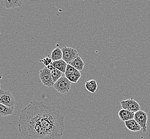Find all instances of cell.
<instances>
[{
  "mask_svg": "<svg viewBox=\"0 0 150 139\" xmlns=\"http://www.w3.org/2000/svg\"><path fill=\"white\" fill-rule=\"evenodd\" d=\"M18 126L24 139H60L65 130V118L54 106L33 101L22 110Z\"/></svg>",
  "mask_w": 150,
  "mask_h": 139,
  "instance_id": "obj_1",
  "label": "cell"
},
{
  "mask_svg": "<svg viewBox=\"0 0 150 139\" xmlns=\"http://www.w3.org/2000/svg\"><path fill=\"white\" fill-rule=\"evenodd\" d=\"M54 87L60 94H66L71 87V82L65 76H62L54 85Z\"/></svg>",
  "mask_w": 150,
  "mask_h": 139,
  "instance_id": "obj_2",
  "label": "cell"
},
{
  "mask_svg": "<svg viewBox=\"0 0 150 139\" xmlns=\"http://www.w3.org/2000/svg\"><path fill=\"white\" fill-rule=\"evenodd\" d=\"M15 97L10 91L0 89V103L9 107L15 108Z\"/></svg>",
  "mask_w": 150,
  "mask_h": 139,
  "instance_id": "obj_3",
  "label": "cell"
},
{
  "mask_svg": "<svg viewBox=\"0 0 150 139\" xmlns=\"http://www.w3.org/2000/svg\"><path fill=\"white\" fill-rule=\"evenodd\" d=\"M39 78L42 84L47 87L54 86V82L51 78V71L47 67L42 69L39 73Z\"/></svg>",
  "mask_w": 150,
  "mask_h": 139,
  "instance_id": "obj_4",
  "label": "cell"
},
{
  "mask_svg": "<svg viewBox=\"0 0 150 139\" xmlns=\"http://www.w3.org/2000/svg\"><path fill=\"white\" fill-rule=\"evenodd\" d=\"M63 52V60L67 64H70L72 61L78 56V52L75 49L71 47H64L62 48Z\"/></svg>",
  "mask_w": 150,
  "mask_h": 139,
  "instance_id": "obj_5",
  "label": "cell"
},
{
  "mask_svg": "<svg viewBox=\"0 0 150 139\" xmlns=\"http://www.w3.org/2000/svg\"><path fill=\"white\" fill-rule=\"evenodd\" d=\"M134 119L141 127L142 132L143 133H146L147 130V122L148 119L147 113L140 110L135 113Z\"/></svg>",
  "mask_w": 150,
  "mask_h": 139,
  "instance_id": "obj_6",
  "label": "cell"
},
{
  "mask_svg": "<svg viewBox=\"0 0 150 139\" xmlns=\"http://www.w3.org/2000/svg\"><path fill=\"white\" fill-rule=\"evenodd\" d=\"M122 108L136 113L140 110L141 106L139 104L132 98L121 101Z\"/></svg>",
  "mask_w": 150,
  "mask_h": 139,
  "instance_id": "obj_7",
  "label": "cell"
},
{
  "mask_svg": "<svg viewBox=\"0 0 150 139\" xmlns=\"http://www.w3.org/2000/svg\"><path fill=\"white\" fill-rule=\"evenodd\" d=\"M135 113L132 111L122 109L119 111V112L118 113V115L120 120L122 121L125 122L127 121L134 119Z\"/></svg>",
  "mask_w": 150,
  "mask_h": 139,
  "instance_id": "obj_8",
  "label": "cell"
},
{
  "mask_svg": "<svg viewBox=\"0 0 150 139\" xmlns=\"http://www.w3.org/2000/svg\"><path fill=\"white\" fill-rule=\"evenodd\" d=\"M126 127L132 132H138L142 130V128L134 119L125 121Z\"/></svg>",
  "mask_w": 150,
  "mask_h": 139,
  "instance_id": "obj_9",
  "label": "cell"
},
{
  "mask_svg": "<svg viewBox=\"0 0 150 139\" xmlns=\"http://www.w3.org/2000/svg\"><path fill=\"white\" fill-rule=\"evenodd\" d=\"M60 45L57 44V47L54 49L51 53V60L52 62L62 60L63 58V52L60 48Z\"/></svg>",
  "mask_w": 150,
  "mask_h": 139,
  "instance_id": "obj_10",
  "label": "cell"
},
{
  "mask_svg": "<svg viewBox=\"0 0 150 139\" xmlns=\"http://www.w3.org/2000/svg\"><path fill=\"white\" fill-rule=\"evenodd\" d=\"M15 108L9 107L0 103V117H6L13 115Z\"/></svg>",
  "mask_w": 150,
  "mask_h": 139,
  "instance_id": "obj_11",
  "label": "cell"
},
{
  "mask_svg": "<svg viewBox=\"0 0 150 139\" xmlns=\"http://www.w3.org/2000/svg\"><path fill=\"white\" fill-rule=\"evenodd\" d=\"M70 65L79 71H82L84 69V62L79 55L75 58V60L72 61V62L70 63Z\"/></svg>",
  "mask_w": 150,
  "mask_h": 139,
  "instance_id": "obj_12",
  "label": "cell"
},
{
  "mask_svg": "<svg viewBox=\"0 0 150 139\" xmlns=\"http://www.w3.org/2000/svg\"><path fill=\"white\" fill-rule=\"evenodd\" d=\"M52 66L54 67V68L57 69V70H59L62 72L65 73L66 71V67L67 66V64L63 60H60L58 61H54L52 63Z\"/></svg>",
  "mask_w": 150,
  "mask_h": 139,
  "instance_id": "obj_13",
  "label": "cell"
},
{
  "mask_svg": "<svg viewBox=\"0 0 150 139\" xmlns=\"http://www.w3.org/2000/svg\"><path fill=\"white\" fill-rule=\"evenodd\" d=\"M85 87L87 91H89L91 93H95L97 89V83L95 80L91 79L89 81H87L85 84Z\"/></svg>",
  "mask_w": 150,
  "mask_h": 139,
  "instance_id": "obj_14",
  "label": "cell"
},
{
  "mask_svg": "<svg viewBox=\"0 0 150 139\" xmlns=\"http://www.w3.org/2000/svg\"><path fill=\"white\" fill-rule=\"evenodd\" d=\"M63 73L62 72L59 70H57L54 67L51 70V78L54 84L62 77Z\"/></svg>",
  "mask_w": 150,
  "mask_h": 139,
  "instance_id": "obj_15",
  "label": "cell"
},
{
  "mask_svg": "<svg viewBox=\"0 0 150 139\" xmlns=\"http://www.w3.org/2000/svg\"><path fill=\"white\" fill-rule=\"evenodd\" d=\"M0 4L2 6L6 8V9L15 8V0H0Z\"/></svg>",
  "mask_w": 150,
  "mask_h": 139,
  "instance_id": "obj_16",
  "label": "cell"
},
{
  "mask_svg": "<svg viewBox=\"0 0 150 139\" xmlns=\"http://www.w3.org/2000/svg\"><path fill=\"white\" fill-rule=\"evenodd\" d=\"M70 82L73 83H76L81 78V73L80 71H77L76 72L73 73L69 76H65Z\"/></svg>",
  "mask_w": 150,
  "mask_h": 139,
  "instance_id": "obj_17",
  "label": "cell"
},
{
  "mask_svg": "<svg viewBox=\"0 0 150 139\" xmlns=\"http://www.w3.org/2000/svg\"><path fill=\"white\" fill-rule=\"evenodd\" d=\"M77 71V70L75 69L73 67H72V65H71L70 64H67V66L66 67V71L65 72V76H69L70 74H72L76 72Z\"/></svg>",
  "mask_w": 150,
  "mask_h": 139,
  "instance_id": "obj_18",
  "label": "cell"
},
{
  "mask_svg": "<svg viewBox=\"0 0 150 139\" xmlns=\"http://www.w3.org/2000/svg\"><path fill=\"white\" fill-rule=\"evenodd\" d=\"M40 62H42L45 65L46 67H48L49 65H51L52 63V61L51 60V56H48L47 57H46L45 58L43 59L42 60H40Z\"/></svg>",
  "mask_w": 150,
  "mask_h": 139,
  "instance_id": "obj_19",
  "label": "cell"
},
{
  "mask_svg": "<svg viewBox=\"0 0 150 139\" xmlns=\"http://www.w3.org/2000/svg\"><path fill=\"white\" fill-rule=\"evenodd\" d=\"M24 0H15V8L21 7L24 4Z\"/></svg>",
  "mask_w": 150,
  "mask_h": 139,
  "instance_id": "obj_20",
  "label": "cell"
},
{
  "mask_svg": "<svg viewBox=\"0 0 150 139\" xmlns=\"http://www.w3.org/2000/svg\"><path fill=\"white\" fill-rule=\"evenodd\" d=\"M84 139H89V138H84Z\"/></svg>",
  "mask_w": 150,
  "mask_h": 139,
  "instance_id": "obj_21",
  "label": "cell"
},
{
  "mask_svg": "<svg viewBox=\"0 0 150 139\" xmlns=\"http://www.w3.org/2000/svg\"><path fill=\"white\" fill-rule=\"evenodd\" d=\"M0 89H1V85H0Z\"/></svg>",
  "mask_w": 150,
  "mask_h": 139,
  "instance_id": "obj_22",
  "label": "cell"
},
{
  "mask_svg": "<svg viewBox=\"0 0 150 139\" xmlns=\"http://www.w3.org/2000/svg\"></svg>",
  "mask_w": 150,
  "mask_h": 139,
  "instance_id": "obj_23",
  "label": "cell"
}]
</instances>
